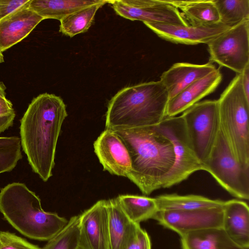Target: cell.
<instances>
[{"instance_id": "1", "label": "cell", "mask_w": 249, "mask_h": 249, "mask_svg": "<svg viewBox=\"0 0 249 249\" xmlns=\"http://www.w3.org/2000/svg\"><path fill=\"white\" fill-rule=\"evenodd\" d=\"M67 115L61 97L44 93L32 100L20 120L21 146L32 170L45 182L52 176L57 142Z\"/></svg>"}, {"instance_id": "2", "label": "cell", "mask_w": 249, "mask_h": 249, "mask_svg": "<svg viewBox=\"0 0 249 249\" xmlns=\"http://www.w3.org/2000/svg\"><path fill=\"white\" fill-rule=\"evenodd\" d=\"M129 153L132 168L127 176L145 195L161 188L175 162L171 142L154 126L114 131Z\"/></svg>"}, {"instance_id": "3", "label": "cell", "mask_w": 249, "mask_h": 249, "mask_svg": "<svg viewBox=\"0 0 249 249\" xmlns=\"http://www.w3.org/2000/svg\"><path fill=\"white\" fill-rule=\"evenodd\" d=\"M168 92L160 81L124 88L109 101L106 129L113 131L155 126L166 117Z\"/></svg>"}, {"instance_id": "4", "label": "cell", "mask_w": 249, "mask_h": 249, "mask_svg": "<svg viewBox=\"0 0 249 249\" xmlns=\"http://www.w3.org/2000/svg\"><path fill=\"white\" fill-rule=\"evenodd\" d=\"M0 212L21 234L40 241L49 240L68 222L55 213L45 212L38 196L19 182L8 184L1 189Z\"/></svg>"}, {"instance_id": "5", "label": "cell", "mask_w": 249, "mask_h": 249, "mask_svg": "<svg viewBox=\"0 0 249 249\" xmlns=\"http://www.w3.org/2000/svg\"><path fill=\"white\" fill-rule=\"evenodd\" d=\"M220 127L237 160L249 168V101L237 73L217 100Z\"/></svg>"}, {"instance_id": "6", "label": "cell", "mask_w": 249, "mask_h": 249, "mask_svg": "<svg viewBox=\"0 0 249 249\" xmlns=\"http://www.w3.org/2000/svg\"><path fill=\"white\" fill-rule=\"evenodd\" d=\"M203 167L231 195L249 199V168L243 166L235 159L221 127Z\"/></svg>"}, {"instance_id": "7", "label": "cell", "mask_w": 249, "mask_h": 249, "mask_svg": "<svg viewBox=\"0 0 249 249\" xmlns=\"http://www.w3.org/2000/svg\"><path fill=\"white\" fill-rule=\"evenodd\" d=\"M154 128L172 143L175 162L163 179V188H168L187 179L194 173L204 170L190 142L181 116L165 117Z\"/></svg>"}, {"instance_id": "8", "label": "cell", "mask_w": 249, "mask_h": 249, "mask_svg": "<svg viewBox=\"0 0 249 249\" xmlns=\"http://www.w3.org/2000/svg\"><path fill=\"white\" fill-rule=\"evenodd\" d=\"M180 116L193 149L203 166L220 128L217 100L198 102Z\"/></svg>"}, {"instance_id": "9", "label": "cell", "mask_w": 249, "mask_h": 249, "mask_svg": "<svg viewBox=\"0 0 249 249\" xmlns=\"http://www.w3.org/2000/svg\"><path fill=\"white\" fill-rule=\"evenodd\" d=\"M207 44L211 62L240 74L249 65V19L230 28Z\"/></svg>"}, {"instance_id": "10", "label": "cell", "mask_w": 249, "mask_h": 249, "mask_svg": "<svg viewBox=\"0 0 249 249\" xmlns=\"http://www.w3.org/2000/svg\"><path fill=\"white\" fill-rule=\"evenodd\" d=\"M108 3L118 15L131 20L189 25L182 13L164 0H109Z\"/></svg>"}, {"instance_id": "11", "label": "cell", "mask_w": 249, "mask_h": 249, "mask_svg": "<svg viewBox=\"0 0 249 249\" xmlns=\"http://www.w3.org/2000/svg\"><path fill=\"white\" fill-rule=\"evenodd\" d=\"M153 219L180 237L198 230L222 227L223 206L190 211L160 210Z\"/></svg>"}, {"instance_id": "12", "label": "cell", "mask_w": 249, "mask_h": 249, "mask_svg": "<svg viewBox=\"0 0 249 249\" xmlns=\"http://www.w3.org/2000/svg\"><path fill=\"white\" fill-rule=\"evenodd\" d=\"M79 215L78 249H111L107 200L98 201Z\"/></svg>"}, {"instance_id": "13", "label": "cell", "mask_w": 249, "mask_h": 249, "mask_svg": "<svg viewBox=\"0 0 249 249\" xmlns=\"http://www.w3.org/2000/svg\"><path fill=\"white\" fill-rule=\"evenodd\" d=\"M93 147L104 170L127 178L132 168L131 158L125 145L114 131L106 129L94 142Z\"/></svg>"}, {"instance_id": "14", "label": "cell", "mask_w": 249, "mask_h": 249, "mask_svg": "<svg viewBox=\"0 0 249 249\" xmlns=\"http://www.w3.org/2000/svg\"><path fill=\"white\" fill-rule=\"evenodd\" d=\"M160 38L176 44L197 45L208 43L230 28L220 23L214 25L143 23Z\"/></svg>"}, {"instance_id": "15", "label": "cell", "mask_w": 249, "mask_h": 249, "mask_svg": "<svg viewBox=\"0 0 249 249\" xmlns=\"http://www.w3.org/2000/svg\"><path fill=\"white\" fill-rule=\"evenodd\" d=\"M30 0L0 20V52L1 53L26 37L44 20L29 8Z\"/></svg>"}, {"instance_id": "16", "label": "cell", "mask_w": 249, "mask_h": 249, "mask_svg": "<svg viewBox=\"0 0 249 249\" xmlns=\"http://www.w3.org/2000/svg\"><path fill=\"white\" fill-rule=\"evenodd\" d=\"M222 80L219 69L214 71L184 89L169 100L166 117L176 116L183 112L200 100L213 92Z\"/></svg>"}, {"instance_id": "17", "label": "cell", "mask_w": 249, "mask_h": 249, "mask_svg": "<svg viewBox=\"0 0 249 249\" xmlns=\"http://www.w3.org/2000/svg\"><path fill=\"white\" fill-rule=\"evenodd\" d=\"M215 69V66L210 61L201 65L176 63L162 73L160 81L166 88L169 100L189 85Z\"/></svg>"}, {"instance_id": "18", "label": "cell", "mask_w": 249, "mask_h": 249, "mask_svg": "<svg viewBox=\"0 0 249 249\" xmlns=\"http://www.w3.org/2000/svg\"><path fill=\"white\" fill-rule=\"evenodd\" d=\"M107 205L111 249H126L136 240L142 228L128 217L116 198L107 200Z\"/></svg>"}, {"instance_id": "19", "label": "cell", "mask_w": 249, "mask_h": 249, "mask_svg": "<svg viewBox=\"0 0 249 249\" xmlns=\"http://www.w3.org/2000/svg\"><path fill=\"white\" fill-rule=\"evenodd\" d=\"M222 228L237 244L247 249L249 247V209L242 200L225 201L223 206Z\"/></svg>"}, {"instance_id": "20", "label": "cell", "mask_w": 249, "mask_h": 249, "mask_svg": "<svg viewBox=\"0 0 249 249\" xmlns=\"http://www.w3.org/2000/svg\"><path fill=\"white\" fill-rule=\"evenodd\" d=\"M182 249H247L235 243L222 227L211 228L180 236Z\"/></svg>"}, {"instance_id": "21", "label": "cell", "mask_w": 249, "mask_h": 249, "mask_svg": "<svg viewBox=\"0 0 249 249\" xmlns=\"http://www.w3.org/2000/svg\"><path fill=\"white\" fill-rule=\"evenodd\" d=\"M104 0H31L29 8L44 19L59 21L67 16Z\"/></svg>"}, {"instance_id": "22", "label": "cell", "mask_w": 249, "mask_h": 249, "mask_svg": "<svg viewBox=\"0 0 249 249\" xmlns=\"http://www.w3.org/2000/svg\"><path fill=\"white\" fill-rule=\"evenodd\" d=\"M159 210L190 211L222 207L225 201L196 195L164 194L155 197Z\"/></svg>"}, {"instance_id": "23", "label": "cell", "mask_w": 249, "mask_h": 249, "mask_svg": "<svg viewBox=\"0 0 249 249\" xmlns=\"http://www.w3.org/2000/svg\"><path fill=\"white\" fill-rule=\"evenodd\" d=\"M116 199L124 212L133 222L153 219L160 211L155 198L133 195H122Z\"/></svg>"}, {"instance_id": "24", "label": "cell", "mask_w": 249, "mask_h": 249, "mask_svg": "<svg viewBox=\"0 0 249 249\" xmlns=\"http://www.w3.org/2000/svg\"><path fill=\"white\" fill-rule=\"evenodd\" d=\"M108 0L83 8L63 18L60 20L59 32L71 37L86 32L94 20L95 14Z\"/></svg>"}, {"instance_id": "25", "label": "cell", "mask_w": 249, "mask_h": 249, "mask_svg": "<svg viewBox=\"0 0 249 249\" xmlns=\"http://www.w3.org/2000/svg\"><path fill=\"white\" fill-rule=\"evenodd\" d=\"M191 24L214 25L220 23V18L213 0H194L181 10Z\"/></svg>"}, {"instance_id": "26", "label": "cell", "mask_w": 249, "mask_h": 249, "mask_svg": "<svg viewBox=\"0 0 249 249\" xmlns=\"http://www.w3.org/2000/svg\"><path fill=\"white\" fill-rule=\"evenodd\" d=\"M220 23L231 28L249 19V0H213Z\"/></svg>"}, {"instance_id": "27", "label": "cell", "mask_w": 249, "mask_h": 249, "mask_svg": "<svg viewBox=\"0 0 249 249\" xmlns=\"http://www.w3.org/2000/svg\"><path fill=\"white\" fill-rule=\"evenodd\" d=\"M80 215L71 217L56 235L41 249H78Z\"/></svg>"}, {"instance_id": "28", "label": "cell", "mask_w": 249, "mask_h": 249, "mask_svg": "<svg viewBox=\"0 0 249 249\" xmlns=\"http://www.w3.org/2000/svg\"><path fill=\"white\" fill-rule=\"evenodd\" d=\"M18 137H0V174L12 170L22 158Z\"/></svg>"}, {"instance_id": "29", "label": "cell", "mask_w": 249, "mask_h": 249, "mask_svg": "<svg viewBox=\"0 0 249 249\" xmlns=\"http://www.w3.org/2000/svg\"><path fill=\"white\" fill-rule=\"evenodd\" d=\"M0 249H41L24 239L7 231H0Z\"/></svg>"}, {"instance_id": "30", "label": "cell", "mask_w": 249, "mask_h": 249, "mask_svg": "<svg viewBox=\"0 0 249 249\" xmlns=\"http://www.w3.org/2000/svg\"><path fill=\"white\" fill-rule=\"evenodd\" d=\"M15 116L12 103L6 97L0 96V133L13 124Z\"/></svg>"}, {"instance_id": "31", "label": "cell", "mask_w": 249, "mask_h": 249, "mask_svg": "<svg viewBox=\"0 0 249 249\" xmlns=\"http://www.w3.org/2000/svg\"><path fill=\"white\" fill-rule=\"evenodd\" d=\"M30 0H0V20L19 9Z\"/></svg>"}, {"instance_id": "32", "label": "cell", "mask_w": 249, "mask_h": 249, "mask_svg": "<svg viewBox=\"0 0 249 249\" xmlns=\"http://www.w3.org/2000/svg\"><path fill=\"white\" fill-rule=\"evenodd\" d=\"M126 249H151V241L147 232L141 228L136 240Z\"/></svg>"}, {"instance_id": "33", "label": "cell", "mask_w": 249, "mask_h": 249, "mask_svg": "<svg viewBox=\"0 0 249 249\" xmlns=\"http://www.w3.org/2000/svg\"><path fill=\"white\" fill-rule=\"evenodd\" d=\"M240 74L243 91L247 100L249 101V65L245 68Z\"/></svg>"}, {"instance_id": "34", "label": "cell", "mask_w": 249, "mask_h": 249, "mask_svg": "<svg viewBox=\"0 0 249 249\" xmlns=\"http://www.w3.org/2000/svg\"><path fill=\"white\" fill-rule=\"evenodd\" d=\"M6 88L4 84L0 82V96L3 97H6V92L5 90Z\"/></svg>"}, {"instance_id": "35", "label": "cell", "mask_w": 249, "mask_h": 249, "mask_svg": "<svg viewBox=\"0 0 249 249\" xmlns=\"http://www.w3.org/2000/svg\"><path fill=\"white\" fill-rule=\"evenodd\" d=\"M4 62L3 53L0 52V64Z\"/></svg>"}, {"instance_id": "36", "label": "cell", "mask_w": 249, "mask_h": 249, "mask_svg": "<svg viewBox=\"0 0 249 249\" xmlns=\"http://www.w3.org/2000/svg\"><path fill=\"white\" fill-rule=\"evenodd\" d=\"M1 247V242L0 241V248Z\"/></svg>"}]
</instances>
